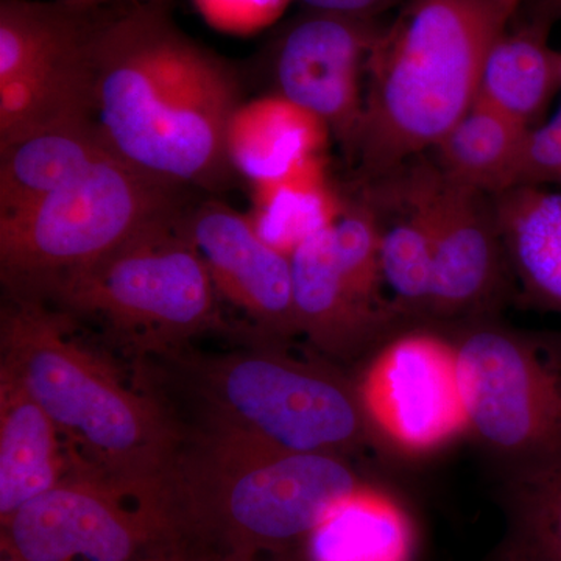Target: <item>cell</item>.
<instances>
[{"label": "cell", "instance_id": "obj_27", "mask_svg": "<svg viewBox=\"0 0 561 561\" xmlns=\"http://www.w3.org/2000/svg\"><path fill=\"white\" fill-rule=\"evenodd\" d=\"M561 186V105L552 117L530 133L522 186Z\"/></svg>", "mask_w": 561, "mask_h": 561}, {"label": "cell", "instance_id": "obj_11", "mask_svg": "<svg viewBox=\"0 0 561 561\" xmlns=\"http://www.w3.org/2000/svg\"><path fill=\"white\" fill-rule=\"evenodd\" d=\"M409 173L432 228L434 283L426 323L494 316L511 267L493 197L449 180L437 164Z\"/></svg>", "mask_w": 561, "mask_h": 561}, {"label": "cell", "instance_id": "obj_32", "mask_svg": "<svg viewBox=\"0 0 561 561\" xmlns=\"http://www.w3.org/2000/svg\"><path fill=\"white\" fill-rule=\"evenodd\" d=\"M0 561H25L20 553L13 551L9 545L0 541Z\"/></svg>", "mask_w": 561, "mask_h": 561}, {"label": "cell", "instance_id": "obj_14", "mask_svg": "<svg viewBox=\"0 0 561 561\" xmlns=\"http://www.w3.org/2000/svg\"><path fill=\"white\" fill-rule=\"evenodd\" d=\"M331 228L290 256L295 323L298 335L328 359L362 362L411 320L357 286L339 261Z\"/></svg>", "mask_w": 561, "mask_h": 561}, {"label": "cell", "instance_id": "obj_5", "mask_svg": "<svg viewBox=\"0 0 561 561\" xmlns=\"http://www.w3.org/2000/svg\"><path fill=\"white\" fill-rule=\"evenodd\" d=\"M257 339L253 348L236 353L205 356L184 350L160 357L201 408L198 426L283 451L345 459L376 446L354 376Z\"/></svg>", "mask_w": 561, "mask_h": 561}, {"label": "cell", "instance_id": "obj_19", "mask_svg": "<svg viewBox=\"0 0 561 561\" xmlns=\"http://www.w3.org/2000/svg\"><path fill=\"white\" fill-rule=\"evenodd\" d=\"M560 91L561 51L549 43V21L505 28L491 44L479 84L481 101L535 130Z\"/></svg>", "mask_w": 561, "mask_h": 561}, {"label": "cell", "instance_id": "obj_10", "mask_svg": "<svg viewBox=\"0 0 561 561\" xmlns=\"http://www.w3.org/2000/svg\"><path fill=\"white\" fill-rule=\"evenodd\" d=\"M25 561H135L164 556L149 513L108 483L73 472L2 523ZM165 557V556H164Z\"/></svg>", "mask_w": 561, "mask_h": 561}, {"label": "cell", "instance_id": "obj_33", "mask_svg": "<svg viewBox=\"0 0 561 561\" xmlns=\"http://www.w3.org/2000/svg\"><path fill=\"white\" fill-rule=\"evenodd\" d=\"M135 561H175L173 559H169V557L164 556H154V557H147V559H140Z\"/></svg>", "mask_w": 561, "mask_h": 561}, {"label": "cell", "instance_id": "obj_3", "mask_svg": "<svg viewBox=\"0 0 561 561\" xmlns=\"http://www.w3.org/2000/svg\"><path fill=\"white\" fill-rule=\"evenodd\" d=\"M9 298L0 324V370L20 379L54 421L72 449L76 472L101 479L150 513L184 427L77 341L68 313L32 298Z\"/></svg>", "mask_w": 561, "mask_h": 561}, {"label": "cell", "instance_id": "obj_4", "mask_svg": "<svg viewBox=\"0 0 561 561\" xmlns=\"http://www.w3.org/2000/svg\"><path fill=\"white\" fill-rule=\"evenodd\" d=\"M508 18L491 0H404L367 65L354 153L381 180L432 150L478 101L483 62Z\"/></svg>", "mask_w": 561, "mask_h": 561}, {"label": "cell", "instance_id": "obj_26", "mask_svg": "<svg viewBox=\"0 0 561 561\" xmlns=\"http://www.w3.org/2000/svg\"><path fill=\"white\" fill-rule=\"evenodd\" d=\"M291 0H192L209 27L227 35L249 36L280 20Z\"/></svg>", "mask_w": 561, "mask_h": 561}, {"label": "cell", "instance_id": "obj_13", "mask_svg": "<svg viewBox=\"0 0 561 561\" xmlns=\"http://www.w3.org/2000/svg\"><path fill=\"white\" fill-rule=\"evenodd\" d=\"M217 295L245 313L256 337L286 343L298 335L290 257L257 234L247 214L217 201L184 214Z\"/></svg>", "mask_w": 561, "mask_h": 561}, {"label": "cell", "instance_id": "obj_15", "mask_svg": "<svg viewBox=\"0 0 561 561\" xmlns=\"http://www.w3.org/2000/svg\"><path fill=\"white\" fill-rule=\"evenodd\" d=\"M332 138L330 127L280 94L243 101L227 130V154L236 175L251 184L286 175L321 157Z\"/></svg>", "mask_w": 561, "mask_h": 561}, {"label": "cell", "instance_id": "obj_34", "mask_svg": "<svg viewBox=\"0 0 561 561\" xmlns=\"http://www.w3.org/2000/svg\"><path fill=\"white\" fill-rule=\"evenodd\" d=\"M225 561H242V560H225ZM261 561H301V559L261 560Z\"/></svg>", "mask_w": 561, "mask_h": 561}, {"label": "cell", "instance_id": "obj_29", "mask_svg": "<svg viewBox=\"0 0 561 561\" xmlns=\"http://www.w3.org/2000/svg\"><path fill=\"white\" fill-rule=\"evenodd\" d=\"M70 5L83 9H111V7L142 5V3L162 2V0H62Z\"/></svg>", "mask_w": 561, "mask_h": 561}, {"label": "cell", "instance_id": "obj_1", "mask_svg": "<svg viewBox=\"0 0 561 561\" xmlns=\"http://www.w3.org/2000/svg\"><path fill=\"white\" fill-rule=\"evenodd\" d=\"M94 87L95 121L122 161L186 190L231 186L227 130L245 101L241 76L176 24L171 0L103 14Z\"/></svg>", "mask_w": 561, "mask_h": 561}, {"label": "cell", "instance_id": "obj_28", "mask_svg": "<svg viewBox=\"0 0 561 561\" xmlns=\"http://www.w3.org/2000/svg\"><path fill=\"white\" fill-rule=\"evenodd\" d=\"M305 9L350 14V16L375 18L379 11L389 9L400 0H298Z\"/></svg>", "mask_w": 561, "mask_h": 561}, {"label": "cell", "instance_id": "obj_22", "mask_svg": "<svg viewBox=\"0 0 561 561\" xmlns=\"http://www.w3.org/2000/svg\"><path fill=\"white\" fill-rule=\"evenodd\" d=\"M94 111V49L0 80V149L73 122L95 119Z\"/></svg>", "mask_w": 561, "mask_h": 561}, {"label": "cell", "instance_id": "obj_2", "mask_svg": "<svg viewBox=\"0 0 561 561\" xmlns=\"http://www.w3.org/2000/svg\"><path fill=\"white\" fill-rule=\"evenodd\" d=\"M365 483L345 457L283 451L197 426L184 430L150 515L162 553L175 561L295 559Z\"/></svg>", "mask_w": 561, "mask_h": 561}, {"label": "cell", "instance_id": "obj_31", "mask_svg": "<svg viewBox=\"0 0 561 561\" xmlns=\"http://www.w3.org/2000/svg\"><path fill=\"white\" fill-rule=\"evenodd\" d=\"M545 11H542L541 20L549 21V18L561 13V0H542Z\"/></svg>", "mask_w": 561, "mask_h": 561}, {"label": "cell", "instance_id": "obj_30", "mask_svg": "<svg viewBox=\"0 0 561 561\" xmlns=\"http://www.w3.org/2000/svg\"><path fill=\"white\" fill-rule=\"evenodd\" d=\"M511 20L516 10L522 5L523 0H491Z\"/></svg>", "mask_w": 561, "mask_h": 561}, {"label": "cell", "instance_id": "obj_6", "mask_svg": "<svg viewBox=\"0 0 561 561\" xmlns=\"http://www.w3.org/2000/svg\"><path fill=\"white\" fill-rule=\"evenodd\" d=\"M187 209L61 279L39 301L98 320L114 341L142 356H172L203 332L224 328L219 295L184 228Z\"/></svg>", "mask_w": 561, "mask_h": 561}, {"label": "cell", "instance_id": "obj_8", "mask_svg": "<svg viewBox=\"0 0 561 561\" xmlns=\"http://www.w3.org/2000/svg\"><path fill=\"white\" fill-rule=\"evenodd\" d=\"M468 430L502 468L561 459V331L522 330L491 317L451 323Z\"/></svg>", "mask_w": 561, "mask_h": 561}, {"label": "cell", "instance_id": "obj_7", "mask_svg": "<svg viewBox=\"0 0 561 561\" xmlns=\"http://www.w3.org/2000/svg\"><path fill=\"white\" fill-rule=\"evenodd\" d=\"M186 187L110 157L35 205L0 216V272L9 297L43 300L157 221L187 209Z\"/></svg>", "mask_w": 561, "mask_h": 561}, {"label": "cell", "instance_id": "obj_25", "mask_svg": "<svg viewBox=\"0 0 561 561\" xmlns=\"http://www.w3.org/2000/svg\"><path fill=\"white\" fill-rule=\"evenodd\" d=\"M497 561H561V459L505 476Z\"/></svg>", "mask_w": 561, "mask_h": 561}, {"label": "cell", "instance_id": "obj_17", "mask_svg": "<svg viewBox=\"0 0 561 561\" xmlns=\"http://www.w3.org/2000/svg\"><path fill=\"white\" fill-rule=\"evenodd\" d=\"M493 205L524 298L561 317V191L524 184L493 197Z\"/></svg>", "mask_w": 561, "mask_h": 561}, {"label": "cell", "instance_id": "obj_24", "mask_svg": "<svg viewBox=\"0 0 561 561\" xmlns=\"http://www.w3.org/2000/svg\"><path fill=\"white\" fill-rule=\"evenodd\" d=\"M394 184L398 187H393V192L401 201V214L389 225L379 219L383 286L389 287L391 301L401 313L411 321L426 323L434 283L430 214L411 175Z\"/></svg>", "mask_w": 561, "mask_h": 561}, {"label": "cell", "instance_id": "obj_12", "mask_svg": "<svg viewBox=\"0 0 561 561\" xmlns=\"http://www.w3.org/2000/svg\"><path fill=\"white\" fill-rule=\"evenodd\" d=\"M381 27L375 18L306 9L271 44L276 94L319 116L353 154L367 90V65Z\"/></svg>", "mask_w": 561, "mask_h": 561}, {"label": "cell", "instance_id": "obj_21", "mask_svg": "<svg viewBox=\"0 0 561 561\" xmlns=\"http://www.w3.org/2000/svg\"><path fill=\"white\" fill-rule=\"evenodd\" d=\"M531 131L478 98L432 149L435 164L461 186L496 197L522 186Z\"/></svg>", "mask_w": 561, "mask_h": 561}, {"label": "cell", "instance_id": "obj_23", "mask_svg": "<svg viewBox=\"0 0 561 561\" xmlns=\"http://www.w3.org/2000/svg\"><path fill=\"white\" fill-rule=\"evenodd\" d=\"M251 187L253 205L247 217L268 245L289 257L313 236L334 227L346 208L328 176L324 154Z\"/></svg>", "mask_w": 561, "mask_h": 561}, {"label": "cell", "instance_id": "obj_20", "mask_svg": "<svg viewBox=\"0 0 561 561\" xmlns=\"http://www.w3.org/2000/svg\"><path fill=\"white\" fill-rule=\"evenodd\" d=\"M411 515L381 486L365 483L316 527L301 561H412Z\"/></svg>", "mask_w": 561, "mask_h": 561}, {"label": "cell", "instance_id": "obj_9", "mask_svg": "<svg viewBox=\"0 0 561 561\" xmlns=\"http://www.w3.org/2000/svg\"><path fill=\"white\" fill-rule=\"evenodd\" d=\"M362 362L354 381L378 448L420 459L470 435L448 332L404 328Z\"/></svg>", "mask_w": 561, "mask_h": 561}, {"label": "cell", "instance_id": "obj_16", "mask_svg": "<svg viewBox=\"0 0 561 561\" xmlns=\"http://www.w3.org/2000/svg\"><path fill=\"white\" fill-rule=\"evenodd\" d=\"M61 440L24 383L0 370V523L66 478Z\"/></svg>", "mask_w": 561, "mask_h": 561}, {"label": "cell", "instance_id": "obj_18", "mask_svg": "<svg viewBox=\"0 0 561 561\" xmlns=\"http://www.w3.org/2000/svg\"><path fill=\"white\" fill-rule=\"evenodd\" d=\"M116 157L98 121L84 119L0 149V216L35 205Z\"/></svg>", "mask_w": 561, "mask_h": 561}]
</instances>
